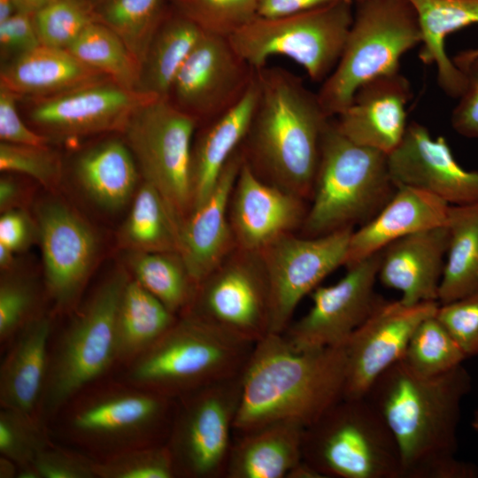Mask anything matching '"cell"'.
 Instances as JSON below:
<instances>
[{
  "instance_id": "cell-1",
  "label": "cell",
  "mask_w": 478,
  "mask_h": 478,
  "mask_svg": "<svg viewBox=\"0 0 478 478\" xmlns=\"http://www.w3.org/2000/svg\"><path fill=\"white\" fill-rule=\"evenodd\" d=\"M471 387V376L462 364L443 374L424 376L403 360L374 382L366 397L396 439L402 478L478 476L475 465L456 457L461 403Z\"/></svg>"
},
{
  "instance_id": "cell-2",
  "label": "cell",
  "mask_w": 478,
  "mask_h": 478,
  "mask_svg": "<svg viewBox=\"0 0 478 478\" xmlns=\"http://www.w3.org/2000/svg\"><path fill=\"white\" fill-rule=\"evenodd\" d=\"M256 79L257 102L240 147L243 161L264 181L308 200L331 118L290 71L266 66Z\"/></svg>"
},
{
  "instance_id": "cell-3",
  "label": "cell",
  "mask_w": 478,
  "mask_h": 478,
  "mask_svg": "<svg viewBox=\"0 0 478 478\" xmlns=\"http://www.w3.org/2000/svg\"><path fill=\"white\" fill-rule=\"evenodd\" d=\"M345 382L344 345L298 351L268 334L243 368L234 436L279 421L305 428L344 397Z\"/></svg>"
},
{
  "instance_id": "cell-4",
  "label": "cell",
  "mask_w": 478,
  "mask_h": 478,
  "mask_svg": "<svg viewBox=\"0 0 478 478\" xmlns=\"http://www.w3.org/2000/svg\"><path fill=\"white\" fill-rule=\"evenodd\" d=\"M396 189L388 155L351 141L331 118L322 135L310 206L300 235L319 236L361 226L387 204Z\"/></svg>"
},
{
  "instance_id": "cell-5",
  "label": "cell",
  "mask_w": 478,
  "mask_h": 478,
  "mask_svg": "<svg viewBox=\"0 0 478 478\" xmlns=\"http://www.w3.org/2000/svg\"><path fill=\"white\" fill-rule=\"evenodd\" d=\"M254 344L186 312L131 362L128 377L175 399L242 374Z\"/></svg>"
},
{
  "instance_id": "cell-6",
  "label": "cell",
  "mask_w": 478,
  "mask_h": 478,
  "mask_svg": "<svg viewBox=\"0 0 478 478\" xmlns=\"http://www.w3.org/2000/svg\"><path fill=\"white\" fill-rule=\"evenodd\" d=\"M421 42L417 12L409 0H358L341 54L317 92L329 118L345 110L358 89L398 72L402 57Z\"/></svg>"
},
{
  "instance_id": "cell-7",
  "label": "cell",
  "mask_w": 478,
  "mask_h": 478,
  "mask_svg": "<svg viewBox=\"0 0 478 478\" xmlns=\"http://www.w3.org/2000/svg\"><path fill=\"white\" fill-rule=\"evenodd\" d=\"M302 460L322 478H402L396 439L366 397H343L305 427Z\"/></svg>"
},
{
  "instance_id": "cell-8",
  "label": "cell",
  "mask_w": 478,
  "mask_h": 478,
  "mask_svg": "<svg viewBox=\"0 0 478 478\" xmlns=\"http://www.w3.org/2000/svg\"><path fill=\"white\" fill-rule=\"evenodd\" d=\"M354 14L353 0H337L308 11L274 18L258 16L229 39L255 70L283 56L322 83L343 52Z\"/></svg>"
},
{
  "instance_id": "cell-9",
  "label": "cell",
  "mask_w": 478,
  "mask_h": 478,
  "mask_svg": "<svg viewBox=\"0 0 478 478\" xmlns=\"http://www.w3.org/2000/svg\"><path fill=\"white\" fill-rule=\"evenodd\" d=\"M128 281L124 271L108 277L58 339L41 400L45 414L59 410L117 360V315Z\"/></svg>"
},
{
  "instance_id": "cell-10",
  "label": "cell",
  "mask_w": 478,
  "mask_h": 478,
  "mask_svg": "<svg viewBox=\"0 0 478 478\" xmlns=\"http://www.w3.org/2000/svg\"><path fill=\"white\" fill-rule=\"evenodd\" d=\"M242 374L175 398L166 443L177 477L226 478L241 401Z\"/></svg>"
},
{
  "instance_id": "cell-11",
  "label": "cell",
  "mask_w": 478,
  "mask_h": 478,
  "mask_svg": "<svg viewBox=\"0 0 478 478\" xmlns=\"http://www.w3.org/2000/svg\"><path fill=\"white\" fill-rule=\"evenodd\" d=\"M196 120L168 98L138 108L124 131L144 181L155 187L181 226L193 209L192 146Z\"/></svg>"
},
{
  "instance_id": "cell-12",
  "label": "cell",
  "mask_w": 478,
  "mask_h": 478,
  "mask_svg": "<svg viewBox=\"0 0 478 478\" xmlns=\"http://www.w3.org/2000/svg\"><path fill=\"white\" fill-rule=\"evenodd\" d=\"M187 312L252 343L267 335L271 299L261 253L235 248L199 282Z\"/></svg>"
},
{
  "instance_id": "cell-13",
  "label": "cell",
  "mask_w": 478,
  "mask_h": 478,
  "mask_svg": "<svg viewBox=\"0 0 478 478\" xmlns=\"http://www.w3.org/2000/svg\"><path fill=\"white\" fill-rule=\"evenodd\" d=\"M353 230L319 236L290 234L259 251L270 288L269 334H283L301 300L344 266Z\"/></svg>"
},
{
  "instance_id": "cell-14",
  "label": "cell",
  "mask_w": 478,
  "mask_h": 478,
  "mask_svg": "<svg viewBox=\"0 0 478 478\" xmlns=\"http://www.w3.org/2000/svg\"><path fill=\"white\" fill-rule=\"evenodd\" d=\"M381 252L348 267L335 283L317 287L312 306L282 334L296 350L344 345L382 298L375 292Z\"/></svg>"
},
{
  "instance_id": "cell-15",
  "label": "cell",
  "mask_w": 478,
  "mask_h": 478,
  "mask_svg": "<svg viewBox=\"0 0 478 478\" xmlns=\"http://www.w3.org/2000/svg\"><path fill=\"white\" fill-rule=\"evenodd\" d=\"M256 71L228 38L203 33L178 72L168 99L202 127L243 98Z\"/></svg>"
},
{
  "instance_id": "cell-16",
  "label": "cell",
  "mask_w": 478,
  "mask_h": 478,
  "mask_svg": "<svg viewBox=\"0 0 478 478\" xmlns=\"http://www.w3.org/2000/svg\"><path fill=\"white\" fill-rule=\"evenodd\" d=\"M174 405V398L141 388L112 389L80 403L69 424L81 439L102 445L136 439L143 445L166 443Z\"/></svg>"
},
{
  "instance_id": "cell-17",
  "label": "cell",
  "mask_w": 478,
  "mask_h": 478,
  "mask_svg": "<svg viewBox=\"0 0 478 478\" xmlns=\"http://www.w3.org/2000/svg\"><path fill=\"white\" fill-rule=\"evenodd\" d=\"M438 306L437 302L408 305L382 299L344 344V397H366L381 374L403 359L414 330Z\"/></svg>"
},
{
  "instance_id": "cell-18",
  "label": "cell",
  "mask_w": 478,
  "mask_h": 478,
  "mask_svg": "<svg viewBox=\"0 0 478 478\" xmlns=\"http://www.w3.org/2000/svg\"><path fill=\"white\" fill-rule=\"evenodd\" d=\"M36 220L48 293L59 309L67 308L91 274L98 239L79 213L58 200L42 204Z\"/></svg>"
},
{
  "instance_id": "cell-19",
  "label": "cell",
  "mask_w": 478,
  "mask_h": 478,
  "mask_svg": "<svg viewBox=\"0 0 478 478\" xmlns=\"http://www.w3.org/2000/svg\"><path fill=\"white\" fill-rule=\"evenodd\" d=\"M396 187L428 192L450 205L478 202V170L461 166L445 137H434L422 124L412 121L397 146L388 155Z\"/></svg>"
},
{
  "instance_id": "cell-20",
  "label": "cell",
  "mask_w": 478,
  "mask_h": 478,
  "mask_svg": "<svg viewBox=\"0 0 478 478\" xmlns=\"http://www.w3.org/2000/svg\"><path fill=\"white\" fill-rule=\"evenodd\" d=\"M306 200L258 176L243 161L233 187L228 218L236 248L261 251L300 230Z\"/></svg>"
},
{
  "instance_id": "cell-21",
  "label": "cell",
  "mask_w": 478,
  "mask_h": 478,
  "mask_svg": "<svg viewBox=\"0 0 478 478\" xmlns=\"http://www.w3.org/2000/svg\"><path fill=\"white\" fill-rule=\"evenodd\" d=\"M157 98L115 82L98 81L40 101L30 119L40 127L65 135L124 129L138 108Z\"/></svg>"
},
{
  "instance_id": "cell-22",
  "label": "cell",
  "mask_w": 478,
  "mask_h": 478,
  "mask_svg": "<svg viewBox=\"0 0 478 478\" xmlns=\"http://www.w3.org/2000/svg\"><path fill=\"white\" fill-rule=\"evenodd\" d=\"M412 96L399 71L377 77L358 89L350 105L333 118L335 125L355 143L389 155L405 135Z\"/></svg>"
},
{
  "instance_id": "cell-23",
  "label": "cell",
  "mask_w": 478,
  "mask_h": 478,
  "mask_svg": "<svg viewBox=\"0 0 478 478\" xmlns=\"http://www.w3.org/2000/svg\"><path fill=\"white\" fill-rule=\"evenodd\" d=\"M242 164L239 148L226 164L211 194L181 226L179 253L197 284L236 248L228 205Z\"/></svg>"
},
{
  "instance_id": "cell-24",
  "label": "cell",
  "mask_w": 478,
  "mask_h": 478,
  "mask_svg": "<svg viewBox=\"0 0 478 478\" xmlns=\"http://www.w3.org/2000/svg\"><path fill=\"white\" fill-rule=\"evenodd\" d=\"M448 246L447 226L402 237L380 251L378 280L405 305L438 303Z\"/></svg>"
},
{
  "instance_id": "cell-25",
  "label": "cell",
  "mask_w": 478,
  "mask_h": 478,
  "mask_svg": "<svg viewBox=\"0 0 478 478\" xmlns=\"http://www.w3.org/2000/svg\"><path fill=\"white\" fill-rule=\"evenodd\" d=\"M451 205L437 197L412 187H397L387 204L351 233L344 266L382 251L411 234L446 226Z\"/></svg>"
},
{
  "instance_id": "cell-26",
  "label": "cell",
  "mask_w": 478,
  "mask_h": 478,
  "mask_svg": "<svg viewBox=\"0 0 478 478\" xmlns=\"http://www.w3.org/2000/svg\"><path fill=\"white\" fill-rule=\"evenodd\" d=\"M49 317L37 315L19 332L0 372V401L3 408L34 417L48 374Z\"/></svg>"
},
{
  "instance_id": "cell-27",
  "label": "cell",
  "mask_w": 478,
  "mask_h": 478,
  "mask_svg": "<svg viewBox=\"0 0 478 478\" xmlns=\"http://www.w3.org/2000/svg\"><path fill=\"white\" fill-rule=\"evenodd\" d=\"M257 97L255 77L250 89L235 107L201 127L192 146L193 209L211 194L226 164L241 147L250 127Z\"/></svg>"
},
{
  "instance_id": "cell-28",
  "label": "cell",
  "mask_w": 478,
  "mask_h": 478,
  "mask_svg": "<svg viewBox=\"0 0 478 478\" xmlns=\"http://www.w3.org/2000/svg\"><path fill=\"white\" fill-rule=\"evenodd\" d=\"M414 7L421 33L419 58L436 68L437 83L450 96L459 98L466 75L446 52L447 36L478 24V0H409Z\"/></svg>"
},
{
  "instance_id": "cell-29",
  "label": "cell",
  "mask_w": 478,
  "mask_h": 478,
  "mask_svg": "<svg viewBox=\"0 0 478 478\" xmlns=\"http://www.w3.org/2000/svg\"><path fill=\"white\" fill-rule=\"evenodd\" d=\"M304 429L279 421L234 436L226 478H287L302 460Z\"/></svg>"
},
{
  "instance_id": "cell-30",
  "label": "cell",
  "mask_w": 478,
  "mask_h": 478,
  "mask_svg": "<svg viewBox=\"0 0 478 478\" xmlns=\"http://www.w3.org/2000/svg\"><path fill=\"white\" fill-rule=\"evenodd\" d=\"M102 73L65 49L40 45L3 67L1 87L15 95H58L98 82Z\"/></svg>"
},
{
  "instance_id": "cell-31",
  "label": "cell",
  "mask_w": 478,
  "mask_h": 478,
  "mask_svg": "<svg viewBox=\"0 0 478 478\" xmlns=\"http://www.w3.org/2000/svg\"><path fill=\"white\" fill-rule=\"evenodd\" d=\"M75 176L84 193L108 211L124 207L135 197L137 163L127 144L104 142L83 152L75 163Z\"/></svg>"
},
{
  "instance_id": "cell-32",
  "label": "cell",
  "mask_w": 478,
  "mask_h": 478,
  "mask_svg": "<svg viewBox=\"0 0 478 478\" xmlns=\"http://www.w3.org/2000/svg\"><path fill=\"white\" fill-rule=\"evenodd\" d=\"M177 317L137 281L129 279L117 315V360L132 362L155 343Z\"/></svg>"
},
{
  "instance_id": "cell-33",
  "label": "cell",
  "mask_w": 478,
  "mask_h": 478,
  "mask_svg": "<svg viewBox=\"0 0 478 478\" xmlns=\"http://www.w3.org/2000/svg\"><path fill=\"white\" fill-rule=\"evenodd\" d=\"M449 246L439 289L444 305L478 291V202L451 205Z\"/></svg>"
},
{
  "instance_id": "cell-34",
  "label": "cell",
  "mask_w": 478,
  "mask_h": 478,
  "mask_svg": "<svg viewBox=\"0 0 478 478\" xmlns=\"http://www.w3.org/2000/svg\"><path fill=\"white\" fill-rule=\"evenodd\" d=\"M203 32L177 13L162 20L142 66L140 90L168 98L174 79Z\"/></svg>"
},
{
  "instance_id": "cell-35",
  "label": "cell",
  "mask_w": 478,
  "mask_h": 478,
  "mask_svg": "<svg viewBox=\"0 0 478 478\" xmlns=\"http://www.w3.org/2000/svg\"><path fill=\"white\" fill-rule=\"evenodd\" d=\"M180 228L162 195L143 181L120 230L119 241L131 252H179Z\"/></svg>"
},
{
  "instance_id": "cell-36",
  "label": "cell",
  "mask_w": 478,
  "mask_h": 478,
  "mask_svg": "<svg viewBox=\"0 0 478 478\" xmlns=\"http://www.w3.org/2000/svg\"><path fill=\"white\" fill-rule=\"evenodd\" d=\"M130 268L144 289L173 314L190 308L197 289L179 252H131Z\"/></svg>"
},
{
  "instance_id": "cell-37",
  "label": "cell",
  "mask_w": 478,
  "mask_h": 478,
  "mask_svg": "<svg viewBox=\"0 0 478 478\" xmlns=\"http://www.w3.org/2000/svg\"><path fill=\"white\" fill-rule=\"evenodd\" d=\"M67 50L88 66L110 76L118 85L140 90L142 65L106 25L92 22Z\"/></svg>"
},
{
  "instance_id": "cell-38",
  "label": "cell",
  "mask_w": 478,
  "mask_h": 478,
  "mask_svg": "<svg viewBox=\"0 0 478 478\" xmlns=\"http://www.w3.org/2000/svg\"><path fill=\"white\" fill-rule=\"evenodd\" d=\"M164 0H108L104 24L123 41L143 66L151 40L163 20Z\"/></svg>"
},
{
  "instance_id": "cell-39",
  "label": "cell",
  "mask_w": 478,
  "mask_h": 478,
  "mask_svg": "<svg viewBox=\"0 0 478 478\" xmlns=\"http://www.w3.org/2000/svg\"><path fill=\"white\" fill-rule=\"evenodd\" d=\"M466 358L460 346L436 313L416 328L402 360L415 373L433 376L455 368Z\"/></svg>"
},
{
  "instance_id": "cell-40",
  "label": "cell",
  "mask_w": 478,
  "mask_h": 478,
  "mask_svg": "<svg viewBox=\"0 0 478 478\" xmlns=\"http://www.w3.org/2000/svg\"><path fill=\"white\" fill-rule=\"evenodd\" d=\"M178 13L206 35L230 38L253 20L258 0H174Z\"/></svg>"
},
{
  "instance_id": "cell-41",
  "label": "cell",
  "mask_w": 478,
  "mask_h": 478,
  "mask_svg": "<svg viewBox=\"0 0 478 478\" xmlns=\"http://www.w3.org/2000/svg\"><path fill=\"white\" fill-rule=\"evenodd\" d=\"M32 16L41 45L65 50L96 21L84 0H58Z\"/></svg>"
},
{
  "instance_id": "cell-42",
  "label": "cell",
  "mask_w": 478,
  "mask_h": 478,
  "mask_svg": "<svg viewBox=\"0 0 478 478\" xmlns=\"http://www.w3.org/2000/svg\"><path fill=\"white\" fill-rule=\"evenodd\" d=\"M101 478H173L177 477L166 443L122 450L107 459L95 463Z\"/></svg>"
},
{
  "instance_id": "cell-43",
  "label": "cell",
  "mask_w": 478,
  "mask_h": 478,
  "mask_svg": "<svg viewBox=\"0 0 478 478\" xmlns=\"http://www.w3.org/2000/svg\"><path fill=\"white\" fill-rule=\"evenodd\" d=\"M46 444L34 417L3 408L0 412V452L19 466L33 463Z\"/></svg>"
},
{
  "instance_id": "cell-44",
  "label": "cell",
  "mask_w": 478,
  "mask_h": 478,
  "mask_svg": "<svg viewBox=\"0 0 478 478\" xmlns=\"http://www.w3.org/2000/svg\"><path fill=\"white\" fill-rule=\"evenodd\" d=\"M0 169L28 175L45 187L57 184L60 175L59 161L47 148L2 142Z\"/></svg>"
},
{
  "instance_id": "cell-45",
  "label": "cell",
  "mask_w": 478,
  "mask_h": 478,
  "mask_svg": "<svg viewBox=\"0 0 478 478\" xmlns=\"http://www.w3.org/2000/svg\"><path fill=\"white\" fill-rule=\"evenodd\" d=\"M36 302L33 284L24 278L4 276L0 283V340L6 342L32 319Z\"/></svg>"
},
{
  "instance_id": "cell-46",
  "label": "cell",
  "mask_w": 478,
  "mask_h": 478,
  "mask_svg": "<svg viewBox=\"0 0 478 478\" xmlns=\"http://www.w3.org/2000/svg\"><path fill=\"white\" fill-rule=\"evenodd\" d=\"M436 317L466 356H478V291L439 305Z\"/></svg>"
},
{
  "instance_id": "cell-47",
  "label": "cell",
  "mask_w": 478,
  "mask_h": 478,
  "mask_svg": "<svg viewBox=\"0 0 478 478\" xmlns=\"http://www.w3.org/2000/svg\"><path fill=\"white\" fill-rule=\"evenodd\" d=\"M32 464L39 478L96 477L95 462L58 448L43 447Z\"/></svg>"
},
{
  "instance_id": "cell-48",
  "label": "cell",
  "mask_w": 478,
  "mask_h": 478,
  "mask_svg": "<svg viewBox=\"0 0 478 478\" xmlns=\"http://www.w3.org/2000/svg\"><path fill=\"white\" fill-rule=\"evenodd\" d=\"M459 68L465 72L466 82L451 112V127L465 137L478 138V57Z\"/></svg>"
},
{
  "instance_id": "cell-49",
  "label": "cell",
  "mask_w": 478,
  "mask_h": 478,
  "mask_svg": "<svg viewBox=\"0 0 478 478\" xmlns=\"http://www.w3.org/2000/svg\"><path fill=\"white\" fill-rule=\"evenodd\" d=\"M14 93L0 87V138L2 142L44 147L49 143L48 137L39 135L20 119Z\"/></svg>"
},
{
  "instance_id": "cell-50",
  "label": "cell",
  "mask_w": 478,
  "mask_h": 478,
  "mask_svg": "<svg viewBox=\"0 0 478 478\" xmlns=\"http://www.w3.org/2000/svg\"><path fill=\"white\" fill-rule=\"evenodd\" d=\"M0 45L4 51H16L18 55L40 46L32 15L16 12L0 23Z\"/></svg>"
},
{
  "instance_id": "cell-51",
  "label": "cell",
  "mask_w": 478,
  "mask_h": 478,
  "mask_svg": "<svg viewBox=\"0 0 478 478\" xmlns=\"http://www.w3.org/2000/svg\"><path fill=\"white\" fill-rule=\"evenodd\" d=\"M34 226L28 215L13 208L3 212L0 218V243L14 252L24 250L32 240Z\"/></svg>"
},
{
  "instance_id": "cell-52",
  "label": "cell",
  "mask_w": 478,
  "mask_h": 478,
  "mask_svg": "<svg viewBox=\"0 0 478 478\" xmlns=\"http://www.w3.org/2000/svg\"><path fill=\"white\" fill-rule=\"evenodd\" d=\"M337 0H258V14L274 18L297 13L329 4Z\"/></svg>"
},
{
  "instance_id": "cell-53",
  "label": "cell",
  "mask_w": 478,
  "mask_h": 478,
  "mask_svg": "<svg viewBox=\"0 0 478 478\" xmlns=\"http://www.w3.org/2000/svg\"><path fill=\"white\" fill-rule=\"evenodd\" d=\"M20 195L18 183L11 177H2L0 180V210L2 212L15 208Z\"/></svg>"
},
{
  "instance_id": "cell-54",
  "label": "cell",
  "mask_w": 478,
  "mask_h": 478,
  "mask_svg": "<svg viewBox=\"0 0 478 478\" xmlns=\"http://www.w3.org/2000/svg\"><path fill=\"white\" fill-rule=\"evenodd\" d=\"M58 0H13L17 12L34 15L42 8L53 4Z\"/></svg>"
},
{
  "instance_id": "cell-55",
  "label": "cell",
  "mask_w": 478,
  "mask_h": 478,
  "mask_svg": "<svg viewBox=\"0 0 478 478\" xmlns=\"http://www.w3.org/2000/svg\"><path fill=\"white\" fill-rule=\"evenodd\" d=\"M287 478H322L312 466L301 460L288 474Z\"/></svg>"
},
{
  "instance_id": "cell-56",
  "label": "cell",
  "mask_w": 478,
  "mask_h": 478,
  "mask_svg": "<svg viewBox=\"0 0 478 478\" xmlns=\"http://www.w3.org/2000/svg\"><path fill=\"white\" fill-rule=\"evenodd\" d=\"M14 251L0 243V266L2 270H9L13 265Z\"/></svg>"
},
{
  "instance_id": "cell-57",
  "label": "cell",
  "mask_w": 478,
  "mask_h": 478,
  "mask_svg": "<svg viewBox=\"0 0 478 478\" xmlns=\"http://www.w3.org/2000/svg\"><path fill=\"white\" fill-rule=\"evenodd\" d=\"M16 12L13 0H0V23L10 19Z\"/></svg>"
},
{
  "instance_id": "cell-58",
  "label": "cell",
  "mask_w": 478,
  "mask_h": 478,
  "mask_svg": "<svg viewBox=\"0 0 478 478\" xmlns=\"http://www.w3.org/2000/svg\"><path fill=\"white\" fill-rule=\"evenodd\" d=\"M16 466H18L16 463L2 456L0 461V476L5 478L12 477L15 474H17L18 470Z\"/></svg>"
},
{
  "instance_id": "cell-59",
  "label": "cell",
  "mask_w": 478,
  "mask_h": 478,
  "mask_svg": "<svg viewBox=\"0 0 478 478\" xmlns=\"http://www.w3.org/2000/svg\"><path fill=\"white\" fill-rule=\"evenodd\" d=\"M478 57V48L469 49L458 53L454 58L453 61L456 66L459 68L460 66L467 63L468 61Z\"/></svg>"
},
{
  "instance_id": "cell-60",
  "label": "cell",
  "mask_w": 478,
  "mask_h": 478,
  "mask_svg": "<svg viewBox=\"0 0 478 478\" xmlns=\"http://www.w3.org/2000/svg\"><path fill=\"white\" fill-rule=\"evenodd\" d=\"M471 425L474 430L478 434V408L474 412Z\"/></svg>"
},
{
  "instance_id": "cell-61",
  "label": "cell",
  "mask_w": 478,
  "mask_h": 478,
  "mask_svg": "<svg viewBox=\"0 0 478 478\" xmlns=\"http://www.w3.org/2000/svg\"><path fill=\"white\" fill-rule=\"evenodd\" d=\"M96 1L99 2V3H102V4H104L105 2H107L108 0H96Z\"/></svg>"
},
{
  "instance_id": "cell-62",
  "label": "cell",
  "mask_w": 478,
  "mask_h": 478,
  "mask_svg": "<svg viewBox=\"0 0 478 478\" xmlns=\"http://www.w3.org/2000/svg\"><path fill=\"white\" fill-rule=\"evenodd\" d=\"M354 1H358V0H354Z\"/></svg>"
}]
</instances>
